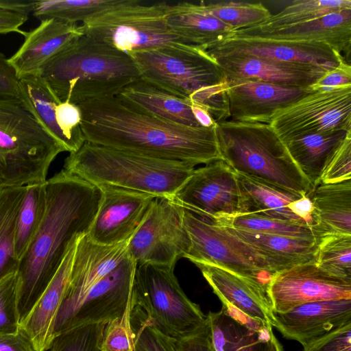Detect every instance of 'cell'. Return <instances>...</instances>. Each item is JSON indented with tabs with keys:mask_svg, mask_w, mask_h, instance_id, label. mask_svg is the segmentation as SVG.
Returning a JSON list of instances; mask_svg holds the SVG:
<instances>
[{
	"mask_svg": "<svg viewBox=\"0 0 351 351\" xmlns=\"http://www.w3.org/2000/svg\"><path fill=\"white\" fill-rule=\"evenodd\" d=\"M167 2L150 5L138 0H114L80 25L84 34L123 53L158 49L180 55L206 51L189 45L169 28Z\"/></svg>",
	"mask_w": 351,
	"mask_h": 351,
	"instance_id": "obj_7",
	"label": "cell"
},
{
	"mask_svg": "<svg viewBox=\"0 0 351 351\" xmlns=\"http://www.w3.org/2000/svg\"><path fill=\"white\" fill-rule=\"evenodd\" d=\"M130 106L176 123L200 126L191 111V102L139 77L117 95Z\"/></svg>",
	"mask_w": 351,
	"mask_h": 351,
	"instance_id": "obj_28",
	"label": "cell"
},
{
	"mask_svg": "<svg viewBox=\"0 0 351 351\" xmlns=\"http://www.w3.org/2000/svg\"><path fill=\"white\" fill-rule=\"evenodd\" d=\"M216 134L221 160L235 172L301 196L313 191L270 124L226 120L216 123Z\"/></svg>",
	"mask_w": 351,
	"mask_h": 351,
	"instance_id": "obj_5",
	"label": "cell"
},
{
	"mask_svg": "<svg viewBox=\"0 0 351 351\" xmlns=\"http://www.w3.org/2000/svg\"><path fill=\"white\" fill-rule=\"evenodd\" d=\"M206 317L216 351H283L271 326L252 328L222 308Z\"/></svg>",
	"mask_w": 351,
	"mask_h": 351,
	"instance_id": "obj_27",
	"label": "cell"
},
{
	"mask_svg": "<svg viewBox=\"0 0 351 351\" xmlns=\"http://www.w3.org/2000/svg\"><path fill=\"white\" fill-rule=\"evenodd\" d=\"M128 55L143 80L203 106L216 123L230 119L226 77L206 51L180 55L152 49Z\"/></svg>",
	"mask_w": 351,
	"mask_h": 351,
	"instance_id": "obj_6",
	"label": "cell"
},
{
	"mask_svg": "<svg viewBox=\"0 0 351 351\" xmlns=\"http://www.w3.org/2000/svg\"><path fill=\"white\" fill-rule=\"evenodd\" d=\"M20 329L18 312V278L13 274L0 282V334Z\"/></svg>",
	"mask_w": 351,
	"mask_h": 351,
	"instance_id": "obj_44",
	"label": "cell"
},
{
	"mask_svg": "<svg viewBox=\"0 0 351 351\" xmlns=\"http://www.w3.org/2000/svg\"><path fill=\"white\" fill-rule=\"evenodd\" d=\"M236 174L241 197L240 213H254L304 223L287 208L290 202L301 195L254 177Z\"/></svg>",
	"mask_w": 351,
	"mask_h": 351,
	"instance_id": "obj_29",
	"label": "cell"
},
{
	"mask_svg": "<svg viewBox=\"0 0 351 351\" xmlns=\"http://www.w3.org/2000/svg\"><path fill=\"white\" fill-rule=\"evenodd\" d=\"M43 222L19 260L18 312L27 317L61 265L72 243L87 234L98 210L101 189L62 169L45 182Z\"/></svg>",
	"mask_w": 351,
	"mask_h": 351,
	"instance_id": "obj_2",
	"label": "cell"
},
{
	"mask_svg": "<svg viewBox=\"0 0 351 351\" xmlns=\"http://www.w3.org/2000/svg\"><path fill=\"white\" fill-rule=\"evenodd\" d=\"M348 132L308 134L282 141L313 189L319 184L321 175L328 159Z\"/></svg>",
	"mask_w": 351,
	"mask_h": 351,
	"instance_id": "obj_31",
	"label": "cell"
},
{
	"mask_svg": "<svg viewBox=\"0 0 351 351\" xmlns=\"http://www.w3.org/2000/svg\"><path fill=\"white\" fill-rule=\"evenodd\" d=\"M351 179V132L328 159L320 177L319 184H331Z\"/></svg>",
	"mask_w": 351,
	"mask_h": 351,
	"instance_id": "obj_45",
	"label": "cell"
},
{
	"mask_svg": "<svg viewBox=\"0 0 351 351\" xmlns=\"http://www.w3.org/2000/svg\"><path fill=\"white\" fill-rule=\"evenodd\" d=\"M351 85V65L346 61L326 73L314 84L308 88L311 92L330 90L341 86Z\"/></svg>",
	"mask_w": 351,
	"mask_h": 351,
	"instance_id": "obj_48",
	"label": "cell"
},
{
	"mask_svg": "<svg viewBox=\"0 0 351 351\" xmlns=\"http://www.w3.org/2000/svg\"><path fill=\"white\" fill-rule=\"evenodd\" d=\"M219 226L263 234L317 239L315 230L298 221L278 219L254 213H239L219 219Z\"/></svg>",
	"mask_w": 351,
	"mask_h": 351,
	"instance_id": "obj_36",
	"label": "cell"
},
{
	"mask_svg": "<svg viewBox=\"0 0 351 351\" xmlns=\"http://www.w3.org/2000/svg\"><path fill=\"white\" fill-rule=\"evenodd\" d=\"M0 351H36L27 335L21 328L11 334H0Z\"/></svg>",
	"mask_w": 351,
	"mask_h": 351,
	"instance_id": "obj_52",
	"label": "cell"
},
{
	"mask_svg": "<svg viewBox=\"0 0 351 351\" xmlns=\"http://www.w3.org/2000/svg\"><path fill=\"white\" fill-rule=\"evenodd\" d=\"M86 142L197 165L221 160L216 125L191 127L137 110L117 95L77 104Z\"/></svg>",
	"mask_w": 351,
	"mask_h": 351,
	"instance_id": "obj_1",
	"label": "cell"
},
{
	"mask_svg": "<svg viewBox=\"0 0 351 351\" xmlns=\"http://www.w3.org/2000/svg\"><path fill=\"white\" fill-rule=\"evenodd\" d=\"M113 2L114 0L36 1L32 13L40 21L55 19L69 23H82Z\"/></svg>",
	"mask_w": 351,
	"mask_h": 351,
	"instance_id": "obj_39",
	"label": "cell"
},
{
	"mask_svg": "<svg viewBox=\"0 0 351 351\" xmlns=\"http://www.w3.org/2000/svg\"><path fill=\"white\" fill-rule=\"evenodd\" d=\"M34 5L35 1L0 0V34L20 32L25 36L26 32L20 27L28 19Z\"/></svg>",
	"mask_w": 351,
	"mask_h": 351,
	"instance_id": "obj_46",
	"label": "cell"
},
{
	"mask_svg": "<svg viewBox=\"0 0 351 351\" xmlns=\"http://www.w3.org/2000/svg\"><path fill=\"white\" fill-rule=\"evenodd\" d=\"M40 75L60 101L77 105L118 95L140 77L127 53L84 34L48 62Z\"/></svg>",
	"mask_w": 351,
	"mask_h": 351,
	"instance_id": "obj_3",
	"label": "cell"
},
{
	"mask_svg": "<svg viewBox=\"0 0 351 351\" xmlns=\"http://www.w3.org/2000/svg\"><path fill=\"white\" fill-rule=\"evenodd\" d=\"M136 265L126 253L117 267L88 291L63 332L84 326L107 324L120 317L132 295Z\"/></svg>",
	"mask_w": 351,
	"mask_h": 351,
	"instance_id": "obj_17",
	"label": "cell"
},
{
	"mask_svg": "<svg viewBox=\"0 0 351 351\" xmlns=\"http://www.w3.org/2000/svg\"><path fill=\"white\" fill-rule=\"evenodd\" d=\"M106 324L78 327L56 336L50 351H100L99 346Z\"/></svg>",
	"mask_w": 351,
	"mask_h": 351,
	"instance_id": "obj_42",
	"label": "cell"
},
{
	"mask_svg": "<svg viewBox=\"0 0 351 351\" xmlns=\"http://www.w3.org/2000/svg\"><path fill=\"white\" fill-rule=\"evenodd\" d=\"M172 199L211 223L241 213L236 172L222 160L195 169Z\"/></svg>",
	"mask_w": 351,
	"mask_h": 351,
	"instance_id": "obj_13",
	"label": "cell"
},
{
	"mask_svg": "<svg viewBox=\"0 0 351 351\" xmlns=\"http://www.w3.org/2000/svg\"><path fill=\"white\" fill-rule=\"evenodd\" d=\"M208 13L229 26L232 31L258 25L271 15L261 3L243 1H221L206 3Z\"/></svg>",
	"mask_w": 351,
	"mask_h": 351,
	"instance_id": "obj_40",
	"label": "cell"
},
{
	"mask_svg": "<svg viewBox=\"0 0 351 351\" xmlns=\"http://www.w3.org/2000/svg\"><path fill=\"white\" fill-rule=\"evenodd\" d=\"M347 8H351L350 0H296L263 22L250 27L262 29L286 27L308 22Z\"/></svg>",
	"mask_w": 351,
	"mask_h": 351,
	"instance_id": "obj_37",
	"label": "cell"
},
{
	"mask_svg": "<svg viewBox=\"0 0 351 351\" xmlns=\"http://www.w3.org/2000/svg\"><path fill=\"white\" fill-rule=\"evenodd\" d=\"M226 228L249 245L295 265L315 262L317 239L263 234L232 228Z\"/></svg>",
	"mask_w": 351,
	"mask_h": 351,
	"instance_id": "obj_34",
	"label": "cell"
},
{
	"mask_svg": "<svg viewBox=\"0 0 351 351\" xmlns=\"http://www.w3.org/2000/svg\"><path fill=\"white\" fill-rule=\"evenodd\" d=\"M183 220L191 241L184 258L193 263L223 267L266 286L273 274L295 265L249 245L228 228L184 208Z\"/></svg>",
	"mask_w": 351,
	"mask_h": 351,
	"instance_id": "obj_10",
	"label": "cell"
},
{
	"mask_svg": "<svg viewBox=\"0 0 351 351\" xmlns=\"http://www.w3.org/2000/svg\"><path fill=\"white\" fill-rule=\"evenodd\" d=\"M99 187L101 198L87 233L88 238L102 245L128 241L143 223L155 197L115 186Z\"/></svg>",
	"mask_w": 351,
	"mask_h": 351,
	"instance_id": "obj_16",
	"label": "cell"
},
{
	"mask_svg": "<svg viewBox=\"0 0 351 351\" xmlns=\"http://www.w3.org/2000/svg\"><path fill=\"white\" fill-rule=\"evenodd\" d=\"M128 241L112 245L93 242L87 234L79 237L69 283L57 313L54 338L64 328L88 291L121 262Z\"/></svg>",
	"mask_w": 351,
	"mask_h": 351,
	"instance_id": "obj_14",
	"label": "cell"
},
{
	"mask_svg": "<svg viewBox=\"0 0 351 351\" xmlns=\"http://www.w3.org/2000/svg\"><path fill=\"white\" fill-rule=\"evenodd\" d=\"M195 165L149 157L85 142L66 158L64 170L95 186L172 198Z\"/></svg>",
	"mask_w": 351,
	"mask_h": 351,
	"instance_id": "obj_4",
	"label": "cell"
},
{
	"mask_svg": "<svg viewBox=\"0 0 351 351\" xmlns=\"http://www.w3.org/2000/svg\"><path fill=\"white\" fill-rule=\"evenodd\" d=\"M178 351H216L211 339L208 321L197 332L181 340H176Z\"/></svg>",
	"mask_w": 351,
	"mask_h": 351,
	"instance_id": "obj_50",
	"label": "cell"
},
{
	"mask_svg": "<svg viewBox=\"0 0 351 351\" xmlns=\"http://www.w3.org/2000/svg\"><path fill=\"white\" fill-rule=\"evenodd\" d=\"M18 99L31 112L45 131L62 146L64 152L71 153V145L56 120V108L62 101L40 75L27 76L19 80Z\"/></svg>",
	"mask_w": 351,
	"mask_h": 351,
	"instance_id": "obj_32",
	"label": "cell"
},
{
	"mask_svg": "<svg viewBox=\"0 0 351 351\" xmlns=\"http://www.w3.org/2000/svg\"><path fill=\"white\" fill-rule=\"evenodd\" d=\"M62 152L19 99L0 97V186L45 182Z\"/></svg>",
	"mask_w": 351,
	"mask_h": 351,
	"instance_id": "obj_8",
	"label": "cell"
},
{
	"mask_svg": "<svg viewBox=\"0 0 351 351\" xmlns=\"http://www.w3.org/2000/svg\"><path fill=\"white\" fill-rule=\"evenodd\" d=\"M19 96V79L8 58L0 52V97L16 98Z\"/></svg>",
	"mask_w": 351,
	"mask_h": 351,
	"instance_id": "obj_49",
	"label": "cell"
},
{
	"mask_svg": "<svg viewBox=\"0 0 351 351\" xmlns=\"http://www.w3.org/2000/svg\"><path fill=\"white\" fill-rule=\"evenodd\" d=\"M287 208L292 213L300 218L305 224L312 228L315 232L317 226L315 210L309 195L301 196L298 199L290 202Z\"/></svg>",
	"mask_w": 351,
	"mask_h": 351,
	"instance_id": "obj_51",
	"label": "cell"
},
{
	"mask_svg": "<svg viewBox=\"0 0 351 351\" xmlns=\"http://www.w3.org/2000/svg\"><path fill=\"white\" fill-rule=\"evenodd\" d=\"M173 269L152 263L137 265L132 301L149 324L178 341L197 332L207 317L185 294Z\"/></svg>",
	"mask_w": 351,
	"mask_h": 351,
	"instance_id": "obj_9",
	"label": "cell"
},
{
	"mask_svg": "<svg viewBox=\"0 0 351 351\" xmlns=\"http://www.w3.org/2000/svg\"><path fill=\"white\" fill-rule=\"evenodd\" d=\"M79 237L72 243L49 284L20 324L36 351L49 350L54 339L55 320L69 283Z\"/></svg>",
	"mask_w": 351,
	"mask_h": 351,
	"instance_id": "obj_25",
	"label": "cell"
},
{
	"mask_svg": "<svg viewBox=\"0 0 351 351\" xmlns=\"http://www.w3.org/2000/svg\"><path fill=\"white\" fill-rule=\"evenodd\" d=\"M46 207L45 182L27 185L16 221L15 250L19 260L36 234L44 219Z\"/></svg>",
	"mask_w": 351,
	"mask_h": 351,
	"instance_id": "obj_35",
	"label": "cell"
},
{
	"mask_svg": "<svg viewBox=\"0 0 351 351\" xmlns=\"http://www.w3.org/2000/svg\"><path fill=\"white\" fill-rule=\"evenodd\" d=\"M191 108L193 117L200 126L210 128L216 125L217 123L212 118L208 110L203 106L191 102Z\"/></svg>",
	"mask_w": 351,
	"mask_h": 351,
	"instance_id": "obj_53",
	"label": "cell"
},
{
	"mask_svg": "<svg viewBox=\"0 0 351 351\" xmlns=\"http://www.w3.org/2000/svg\"><path fill=\"white\" fill-rule=\"evenodd\" d=\"M167 26L186 43L204 51L230 38L232 29L208 12L204 1L167 3Z\"/></svg>",
	"mask_w": 351,
	"mask_h": 351,
	"instance_id": "obj_26",
	"label": "cell"
},
{
	"mask_svg": "<svg viewBox=\"0 0 351 351\" xmlns=\"http://www.w3.org/2000/svg\"><path fill=\"white\" fill-rule=\"evenodd\" d=\"M206 52L212 58L226 55H247L282 62L318 65L330 69L346 61L341 53L325 43L280 41L262 38H228Z\"/></svg>",
	"mask_w": 351,
	"mask_h": 351,
	"instance_id": "obj_20",
	"label": "cell"
},
{
	"mask_svg": "<svg viewBox=\"0 0 351 351\" xmlns=\"http://www.w3.org/2000/svg\"><path fill=\"white\" fill-rule=\"evenodd\" d=\"M230 38H262L280 41L325 43L343 56H346L350 62L351 8L286 27L265 29L248 27L233 31Z\"/></svg>",
	"mask_w": 351,
	"mask_h": 351,
	"instance_id": "obj_22",
	"label": "cell"
},
{
	"mask_svg": "<svg viewBox=\"0 0 351 351\" xmlns=\"http://www.w3.org/2000/svg\"><path fill=\"white\" fill-rule=\"evenodd\" d=\"M308 195L315 210L318 237L326 233L351 234V179L320 183Z\"/></svg>",
	"mask_w": 351,
	"mask_h": 351,
	"instance_id": "obj_30",
	"label": "cell"
},
{
	"mask_svg": "<svg viewBox=\"0 0 351 351\" xmlns=\"http://www.w3.org/2000/svg\"><path fill=\"white\" fill-rule=\"evenodd\" d=\"M315 258L317 266L324 272L351 282V234L319 236Z\"/></svg>",
	"mask_w": 351,
	"mask_h": 351,
	"instance_id": "obj_38",
	"label": "cell"
},
{
	"mask_svg": "<svg viewBox=\"0 0 351 351\" xmlns=\"http://www.w3.org/2000/svg\"><path fill=\"white\" fill-rule=\"evenodd\" d=\"M213 58L221 67L226 81L250 79L300 88H308L331 70L318 65L247 55H226Z\"/></svg>",
	"mask_w": 351,
	"mask_h": 351,
	"instance_id": "obj_23",
	"label": "cell"
},
{
	"mask_svg": "<svg viewBox=\"0 0 351 351\" xmlns=\"http://www.w3.org/2000/svg\"><path fill=\"white\" fill-rule=\"evenodd\" d=\"M222 303L227 313L274 326L267 286L218 266L194 263Z\"/></svg>",
	"mask_w": 351,
	"mask_h": 351,
	"instance_id": "obj_19",
	"label": "cell"
},
{
	"mask_svg": "<svg viewBox=\"0 0 351 351\" xmlns=\"http://www.w3.org/2000/svg\"><path fill=\"white\" fill-rule=\"evenodd\" d=\"M132 295L123 313L106 324L100 351H136L135 332L132 324Z\"/></svg>",
	"mask_w": 351,
	"mask_h": 351,
	"instance_id": "obj_41",
	"label": "cell"
},
{
	"mask_svg": "<svg viewBox=\"0 0 351 351\" xmlns=\"http://www.w3.org/2000/svg\"><path fill=\"white\" fill-rule=\"evenodd\" d=\"M304 351H351V323L304 346Z\"/></svg>",
	"mask_w": 351,
	"mask_h": 351,
	"instance_id": "obj_47",
	"label": "cell"
},
{
	"mask_svg": "<svg viewBox=\"0 0 351 351\" xmlns=\"http://www.w3.org/2000/svg\"><path fill=\"white\" fill-rule=\"evenodd\" d=\"M131 320L135 332L136 351H178L176 340L149 324L133 303Z\"/></svg>",
	"mask_w": 351,
	"mask_h": 351,
	"instance_id": "obj_43",
	"label": "cell"
},
{
	"mask_svg": "<svg viewBox=\"0 0 351 351\" xmlns=\"http://www.w3.org/2000/svg\"><path fill=\"white\" fill-rule=\"evenodd\" d=\"M27 186H0V282L17 272L19 260L15 250L17 215Z\"/></svg>",
	"mask_w": 351,
	"mask_h": 351,
	"instance_id": "obj_33",
	"label": "cell"
},
{
	"mask_svg": "<svg viewBox=\"0 0 351 351\" xmlns=\"http://www.w3.org/2000/svg\"><path fill=\"white\" fill-rule=\"evenodd\" d=\"M184 208L170 197H155L143 223L128 241L127 253L137 265L174 268L188 252L191 241L183 220Z\"/></svg>",
	"mask_w": 351,
	"mask_h": 351,
	"instance_id": "obj_11",
	"label": "cell"
},
{
	"mask_svg": "<svg viewBox=\"0 0 351 351\" xmlns=\"http://www.w3.org/2000/svg\"><path fill=\"white\" fill-rule=\"evenodd\" d=\"M84 35L81 25L55 19L26 32L24 43L8 60L18 78L40 75L43 67Z\"/></svg>",
	"mask_w": 351,
	"mask_h": 351,
	"instance_id": "obj_24",
	"label": "cell"
},
{
	"mask_svg": "<svg viewBox=\"0 0 351 351\" xmlns=\"http://www.w3.org/2000/svg\"><path fill=\"white\" fill-rule=\"evenodd\" d=\"M270 125L280 139L308 134L351 131V85L316 90L278 112Z\"/></svg>",
	"mask_w": 351,
	"mask_h": 351,
	"instance_id": "obj_12",
	"label": "cell"
},
{
	"mask_svg": "<svg viewBox=\"0 0 351 351\" xmlns=\"http://www.w3.org/2000/svg\"><path fill=\"white\" fill-rule=\"evenodd\" d=\"M266 289L275 313H285L310 302L351 299V282L324 272L315 262L300 263L275 273Z\"/></svg>",
	"mask_w": 351,
	"mask_h": 351,
	"instance_id": "obj_15",
	"label": "cell"
},
{
	"mask_svg": "<svg viewBox=\"0 0 351 351\" xmlns=\"http://www.w3.org/2000/svg\"><path fill=\"white\" fill-rule=\"evenodd\" d=\"M232 121L270 124L274 116L307 93L308 88L285 86L256 80H227Z\"/></svg>",
	"mask_w": 351,
	"mask_h": 351,
	"instance_id": "obj_18",
	"label": "cell"
},
{
	"mask_svg": "<svg viewBox=\"0 0 351 351\" xmlns=\"http://www.w3.org/2000/svg\"><path fill=\"white\" fill-rule=\"evenodd\" d=\"M274 316V327L304 347L351 323V299L306 302Z\"/></svg>",
	"mask_w": 351,
	"mask_h": 351,
	"instance_id": "obj_21",
	"label": "cell"
}]
</instances>
